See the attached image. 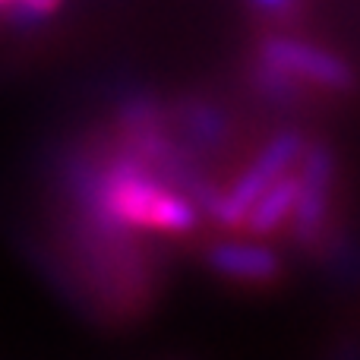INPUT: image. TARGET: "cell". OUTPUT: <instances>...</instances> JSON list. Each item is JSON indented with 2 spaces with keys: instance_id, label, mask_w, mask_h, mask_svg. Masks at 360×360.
I'll list each match as a JSON object with an SVG mask.
<instances>
[{
  "instance_id": "obj_1",
  "label": "cell",
  "mask_w": 360,
  "mask_h": 360,
  "mask_svg": "<svg viewBox=\"0 0 360 360\" xmlns=\"http://www.w3.org/2000/svg\"><path fill=\"white\" fill-rule=\"evenodd\" d=\"M95 205L105 224H127L143 231L184 234L196 224V209L190 199L171 193L143 168V158H120L108 177L95 186Z\"/></svg>"
},
{
  "instance_id": "obj_2",
  "label": "cell",
  "mask_w": 360,
  "mask_h": 360,
  "mask_svg": "<svg viewBox=\"0 0 360 360\" xmlns=\"http://www.w3.org/2000/svg\"><path fill=\"white\" fill-rule=\"evenodd\" d=\"M304 146L307 143H304L300 133H291V130L278 133V136L259 152V158L237 177V184L231 186L228 193H221V196L212 193L209 196L205 205H209L212 218H215L218 224H224V228H237V224L243 221V215L250 212V205L256 202V196H259V193L266 190L281 171H288L294 162H297L300 152H304Z\"/></svg>"
},
{
  "instance_id": "obj_3",
  "label": "cell",
  "mask_w": 360,
  "mask_h": 360,
  "mask_svg": "<svg viewBox=\"0 0 360 360\" xmlns=\"http://www.w3.org/2000/svg\"><path fill=\"white\" fill-rule=\"evenodd\" d=\"M262 63L288 73L291 79H310L316 86L348 92L354 76L342 57L316 48V44L297 41V38H266L262 41Z\"/></svg>"
},
{
  "instance_id": "obj_4",
  "label": "cell",
  "mask_w": 360,
  "mask_h": 360,
  "mask_svg": "<svg viewBox=\"0 0 360 360\" xmlns=\"http://www.w3.org/2000/svg\"><path fill=\"white\" fill-rule=\"evenodd\" d=\"M300 186H297V202H294V237L310 243L319 234L329 212V190H332V155L326 146H304L300 152Z\"/></svg>"
},
{
  "instance_id": "obj_5",
  "label": "cell",
  "mask_w": 360,
  "mask_h": 360,
  "mask_svg": "<svg viewBox=\"0 0 360 360\" xmlns=\"http://www.w3.org/2000/svg\"><path fill=\"white\" fill-rule=\"evenodd\" d=\"M297 174H285L281 171L266 190L256 196V202L250 205V212L243 215L240 228H247L250 234H272L275 228L285 224V218H291L294 202H297Z\"/></svg>"
},
{
  "instance_id": "obj_6",
  "label": "cell",
  "mask_w": 360,
  "mask_h": 360,
  "mask_svg": "<svg viewBox=\"0 0 360 360\" xmlns=\"http://www.w3.org/2000/svg\"><path fill=\"white\" fill-rule=\"evenodd\" d=\"M209 262L228 278L269 281L278 275V259L266 247H253V243H218L209 250Z\"/></svg>"
},
{
  "instance_id": "obj_7",
  "label": "cell",
  "mask_w": 360,
  "mask_h": 360,
  "mask_svg": "<svg viewBox=\"0 0 360 360\" xmlns=\"http://www.w3.org/2000/svg\"><path fill=\"white\" fill-rule=\"evenodd\" d=\"M256 4L266 10H288V6H294V0H256Z\"/></svg>"
},
{
  "instance_id": "obj_8",
  "label": "cell",
  "mask_w": 360,
  "mask_h": 360,
  "mask_svg": "<svg viewBox=\"0 0 360 360\" xmlns=\"http://www.w3.org/2000/svg\"><path fill=\"white\" fill-rule=\"evenodd\" d=\"M10 4H13V0H10Z\"/></svg>"
}]
</instances>
